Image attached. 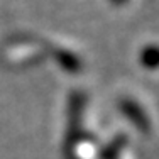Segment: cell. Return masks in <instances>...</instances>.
I'll list each match as a JSON object with an SVG mask.
<instances>
[{
    "label": "cell",
    "instance_id": "obj_1",
    "mask_svg": "<svg viewBox=\"0 0 159 159\" xmlns=\"http://www.w3.org/2000/svg\"><path fill=\"white\" fill-rule=\"evenodd\" d=\"M0 56L7 68H29L46 59L48 51L43 39L29 34H17L7 39Z\"/></svg>",
    "mask_w": 159,
    "mask_h": 159
},
{
    "label": "cell",
    "instance_id": "obj_2",
    "mask_svg": "<svg viewBox=\"0 0 159 159\" xmlns=\"http://www.w3.org/2000/svg\"><path fill=\"white\" fill-rule=\"evenodd\" d=\"M117 107L120 113L127 119V122L132 124L135 130L141 134L149 135L154 130V115L151 112V107L134 92H124L119 95Z\"/></svg>",
    "mask_w": 159,
    "mask_h": 159
},
{
    "label": "cell",
    "instance_id": "obj_3",
    "mask_svg": "<svg viewBox=\"0 0 159 159\" xmlns=\"http://www.w3.org/2000/svg\"><path fill=\"white\" fill-rule=\"evenodd\" d=\"M48 51V58L51 56L56 61L58 66H61L66 73L70 75H78L85 70L86 61L83 58V54L78 51L75 46L68 43H63L61 39L56 41H44Z\"/></svg>",
    "mask_w": 159,
    "mask_h": 159
},
{
    "label": "cell",
    "instance_id": "obj_4",
    "mask_svg": "<svg viewBox=\"0 0 159 159\" xmlns=\"http://www.w3.org/2000/svg\"><path fill=\"white\" fill-rule=\"evenodd\" d=\"M137 61L149 73H159V41H146L139 46Z\"/></svg>",
    "mask_w": 159,
    "mask_h": 159
},
{
    "label": "cell",
    "instance_id": "obj_5",
    "mask_svg": "<svg viewBox=\"0 0 159 159\" xmlns=\"http://www.w3.org/2000/svg\"><path fill=\"white\" fill-rule=\"evenodd\" d=\"M110 2H112V5H125L127 0H110Z\"/></svg>",
    "mask_w": 159,
    "mask_h": 159
}]
</instances>
